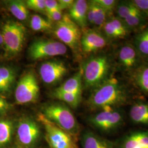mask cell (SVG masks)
<instances>
[{"label":"cell","instance_id":"obj_8","mask_svg":"<svg viewBox=\"0 0 148 148\" xmlns=\"http://www.w3.org/2000/svg\"><path fill=\"white\" fill-rule=\"evenodd\" d=\"M40 87L33 70H28L21 76L16 86L14 97L18 104L24 105L37 101Z\"/></svg>","mask_w":148,"mask_h":148},{"label":"cell","instance_id":"obj_21","mask_svg":"<svg viewBox=\"0 0 148 148\" xmlns=\"http://www.w3.org/2000/svg\"><path fill=\"white\" fill-rule=\"evenodd\" d=\"M82 69H81L73 77L56 90L82 95Z\"/></svg>","mask_w":148,"mask_h":148},{"label":"cell","instance_id":"obj_11","mask_svg":"<svg viewBox=\"0 0 148 148\" xmlns=\"http://www.w3.org/2000/svg\"><path fill=\"white\" fill-rule=\"evenodd\" d=\"M68 69L64 62L52 60L42 64L40 67L39 74L43 82L46 84H56L67 74Z\"/></svg>","mask_w":148,"mask_h":148},{"label":"cell","instance_id":"obj_34","mask_svg":"<svg viewBox=\"0 0 148 148\" xmlns=\"http://www.w3.org/2000/svg\"><path fill=\"white\" fill-rule=\"evenodd\" d=\"M11 106L5 98L0 94V115H4L11 109Z\"/></svg>","mask_w":148,"mask_h":148},{"label":"cell","instance_id":"obj_17","mask_svg":"<svg viewBox=\"0 0 148 148\" xmlns=\"http://www.w3.org/2000/svg\"><path fill=\"white\" fill-rule=\"evenodd\" d=\"M129 117L133 123L148 126V101H135L131 106Z\"/></svg>","mask_w":148,"mask_h":148},{"label":"cell","instance_id":"obj_27","mask_svg":"<svg viewBox=\"0 0 148 148\" xmlns=\"http://www.w3.org/2000/svg\"><path fill=\"white\" fill-rule=\"evenodd\" d=\"M115 11H116L117 16L123 20L128 16L139 10L131 1H119Z\"/></svg>","mask_w":148,"mask_h":148},{"label":"cell","instance_id":"obj_7","mask_svg":"<svg viewBox=\"0 0 148 148\" xmlns=\"http://www.w3.org/2000/svg\"><path fill=\"white\" fill-rule=\"evenodd\" d=\"M88 122L92 127L101 132L113 133L123 126L125 115L121 108L104 109L90 116Z\"/></svg>","mask_w":148,"mask_h":148},{"label":"cell","instance_id":"obj_15","mask_svg":"<svg viewBox=\"0 0 148 148\" xmlns=\"http://www.w3.org/2000/svg\"><path fill=\"white\" fill-rule=\"evenodd\" d=\"M80 143L82 148H116L115 142L90 130H86L81 134Z\"/></svg>","mask_w":148,"mask_h":148},{"label":"cell","instance_id":"obj_3","mask_svg":"<svg viewBox=\"0 0 148 148\" xmlns=\"http://www.w3.org/2000/svg\"><path fill=\"white\" fill-rule=\"evenodd\" d=\"M43 115L61 128L76 136L79 135L80 127L74 114L62 103H51L42 108Z\"/></svg>","mask_w":148,"mask_h":148},{"label":"cell","instance_id":"obj_36","mask_svg":"<svg viewBox=\"0 0 148 148\" xmlns=\"http://www.w3.org/2000/svg\"><path fill=\"white\" fill-rule=\"evenodd\" d=\"M58 3L59 9L62 11L63 10H65L68 8H70L71 6L74 4V1L73 0H59L57 1Z\"/></svg>","mask_w":148,"mask_h":148},{"label":"cell","instance_id":"obj_6","mask_svg":"<svg viewBox=\"0 0 148 148\" xmlns=\"http://www.w3.org/2000/svg\"><path fill=\"white\" fill-rule=\"evenodd\" d=\"M3 46L9 57H14L20 53L25 40L27 29L21 23L10 20L2 27Z\"/></svg>","mask_w":148,"mask_h":148},{"label":"cell","instance_id":"obj_14","mask_svg":"<svg viewBox=\"0 0 148 148\" xmlns=\"http://www.w3.org/2000/svg\"><path fill=\"white\" fill-rule=\"evenodd\" d=\"M116 148H148V130L127 133L115 142Z\"/></svg>","mask_w":148,"mask_h":148},{"label":"cell","instance_id":"obj_10","mask_svg":"<svg viewBox=\"0 0 148 148\" xmlns=\"http://www.w3.org/2000/svg\"><path fill=\"white\" fill-rule=\"evenodd\" d=\"M67 48L62 42L51 39H38L34 41L28 49V55L33 60L62 56Z\"/></svg>","mask_w":148,"mask_h":148},{"label":"cell","instance_id":"obj_22","mask_svg":"<svg viewBox=\"0 0 148 148\" xmlns=\"http://www.w3.org/2000/svg\"><path fill=\"white\" fill-rule=\"evenodd\" d=\"M5 5L11 13L20 21H25L29 18V11L25 1L21 0L7 1Z\"/></svg>","mask_w":148,"mask_h":148},{"label":"cell","instance_id":"obj_23","mask_svg":"<svg viewBox=\"0 0 148 148\" xmlns=\"http://www.w3.org/2000/svg\"><path fill=\"white\" fill-rule=\"evenodd\" d=\"M128 29L131 30H142L145 27L147 16L139 11H137L123 19Z\"/></svg>","mask_w":148,"mask_h":148},{"label":"cell","instance_id":"obj_20","mask_svg":"<svg viewBox=\"0 0 148 148\" xmlns=\"http://www.w3.org/2000/svg\"><path fill=\"white\" fill-rule=\"evenodd\" d=\"M134 84L144 93L148 95V63H142L131 73Z\"/></svg>","mask_w":148,"mask_h":148},{"label":"cell","instance_id":"obj_1","mask_svg":"<svg viewBox=\"0 0 148 148\" xmlns=\"http://www.w3.org/2000/svg\"><path fill=\"white\" fill-rule=\"evenodd\" d=\"M131 101V95L125 86L116 77L110 76L97 87L90 96L87 104L92 110L121 108Z\"/></svg>","mask_w":148,"mask_h":148},{"label":"cell","instance_id":"obj_25","mask_svg":"<svg viewBox=\"0 0 148 148\" xmlns=\"http://www.w3.org/2000/svg\"><path fill=\"white\" fill-rule=\"evenodd\" d=\"M52 95L54 98L67 103L70 107L74 109L79 106L82 99V95L56 90L53 92Z\"/></svg>","mask_w":148,"mask_h":148},{"label":"cell","instance_id":"obj_19","mask_svg":"<svg viewBox=\"0 0 148 148\" xmlns=\"http://www.w3.org/2000/svg\"><path fill=\"white\" fill-rule=\"evenodd\" d=\"M16 73L13 68L0 66V94H7L11 92L16 81Z\"/></svg>","mask_w":148,"mask_h":148},{"label":"cell","instance_id":"obj_30","mask_svg":"<svg viewBox=\"0 0 148 148\" xmlns=\"http://www.w3.org/2000/svg\"><path fill=\"white\" fill-rule=\"evenodd\" d=\"M25 2L28 9L46 14L45 0H27Z\"/></svg>","mask_w":148,"mask_h":148},{"label":"cell","instance_id":"obj_16","mask_svg":"<svg viewBox=\"0 0 148 148\" xmlns=\"http://www.w3.org/2000/svg\"><path fill=\"white\" fill-rule=\"evenodd\" d=\"M88 1L77 0L70 8L69 16L71 20L80 28H86L87 24Z\"/></svg>","mask_w":148,"mask_h":148},{"label":"cell","instance_id":"obj_2","mask_svg":"<svg viewBox=\"0 0 148 148\" xmlns=\"http://www.w3.org/2000/svg\"><path fill=\"white\" fill-rule=\"evenodd\" d=\"M82 69L85 87L95 90L111 76L112 63L108 56L99 55L88 59Z\"/></svg>","mask_w":148,"mask_h":148},{"label":"cell","instance_id":"obj_26","mask_svg":"<svg viewBox=\"0 0 148 148\" xmlns=\"http://www.w3.org/2000/svg\"><path fill=\"white\" fill-rule=\"evenodd\" d=\"M30 26L32 30L36 32L48 31L53 29L51 22L37 14L32 16Z\"/></svg>","mask_w":148,"mask_h":148},{"label":"cell","instance_id":"obj_12","mask_svg":"<svg viewBox=\"0 0 148 148\" xmlns=\"http://www.w3.org/2000/svg\"><path fill=\"white\" fill-rule=\"evenodd\" d=\"M117 60L122 68L130 74L143 63L142 56L131 43H125L120 47Z\"/></svg>","mask_w":148,"mask_h":148},{"label":"cell","instance_id":"obj_29","mask_svg":"<svg viewBox=\"0 0 148 148\" xmlns=\"http://www.w3.org/2000/svg\"><path fill=\"white\" fill-rule=\"evenodd\" d=\"M114 28L121 36L122 38L127 36L130 33V30L127 27L125 22L117 16H112L108 19Z\"/></svg>","mask_w":148,"mask_h":148},{"label":"cell","instance_id":"obj_38","mask_svg":"<svg viewBox=\"0 0 148 148\" xmlns=\"http://www.w3.org/2000/svg\"><path fill=\"white\" fill-rule=\"evenodd\" d=\"M16 148V147H15V146H14V147H13V148Z\"/></svg>","mask_w":148,"mask_h":148},{"label":"cell","instance_id":"obj_32","mask_svg":"<svg viewBox=\"0 0 148 148\" xmlns=\"http://www.w3.org/2000/svg\"><path fill=\"white\" fill-rule=\"evenodd\" d=\"M131 1L139 11L148 18V0H133Z\"/></svg>","mask_w":148,"mask_h":148},{"label":"cell","instance_id":"obj_28","mask_svg":"<svg viewBox=\"0 0 148 148\" xmlns=\"http://www.w3.org/2000/svg\"><path fill=\"white\" fill-rule=\"evenodd\" d=\"M95 2V15L93 25L98 28H102L108 20V16L110 14Z\"/></svg>","mask_w":148,"mask_h":148},{"label":"cell","instance_id":"obj_33","mask_svg":"<svg viewBox=\"0 0 148 148\" xmlns=\"http://www.w3.org/2000/svg\"><path fill=\"white\" fill-rule=\"evenodd\" d=\"M46 15L47 16L48 21L51 23L53 21L57 23L60 21L63 16L62 11L60 9L49 12H47L46 13Z\"/></svg>","mask_w":148,"mask_h":148},{"label":"cell","instance_id":"obj_9","mask_svg":"<svg viewBox=\"0 0 148 148\" xmlns=\"http://www.w3.org/2000/svg\"><path fill=\"white\" fill-rule=\"evenodd\" d=\"M69 14H63L62 19L56 23L54 28L55 35L64 43L71 49H76L80 46L82 31Z\"/></svg>","mask_w":148,"mask_h":148},{"label":"cell","instance_id":"obj_18","mask_svg":"<svg viewBox=\"0 0 148 148\" xmlns=\"http://www.w3.org/2000/svg\"><path fill=\"white\" fill-rule=\"evenodd\" d=\"M16 125L10 119H0V148H9L14 137Z\"/></svg>","mask_w":148,"mask_h":148},{"label":"cell","instance_id":"obj_5","mask_svg":"<svg viewBox=\"0 0 148 148\" xmlns=\"http://www.w3.org/2000/svg\"><path fill=\"white\" fill-rule=\"evenodd\" d=\"M40 125L32 118L23 116L16 125L14 139L17 148H36L41 138Z\"/></svg>","mask_w":148,"mask_h":148},{"label":"cell","instance_id":"obj_31","mask_svg":"<svg viewBox=\"0 0 148 148\" xmlns=\"http://www.w3.org/2000/svg\"><path fill=\"white\" fill-rule=\"evenodd\" d=\"M95 3L109 14L115 10L119 2L116 0H95Z\"/></svg>","mask_w":148,"mask_h":148},{"label":"cell","instance_id":"obj_37","mask_svg":"<svg viewBox=\"0 0 148 148\" xmlns=\"http://www.w3.org/2000/svg\"><path fill=\"white\" fill-rule=\"evenodd\" d=\"M3 45V36L2 34V32L0 31V46Z\"/></svg>","mask_w":148,"mask_h":148},{"label":"cell","instance_id":"obj_4","mask_svg":"<svg viewBox=\"0 0 148 148\" xmlns=\"http://www.w3.org/2000/svg\"><path fill=\"white\" fill-rule=\"evenodd\" d=\"M37 116V121L44 128L45 138L49 148H79L77 136L57 126L41 112Z\"/></svg>","mask_w":148,"mask_h":148},{"label":"cell","instance_id":"obj_35","mask_svg":"<svg viewBox=\"0 0 148 148\" xmlns=\"http://www.w3.org/2000/svg\"><path fill=\"white\" fill-rule=\"evenodd\" d=\"M45 5L46 9V13L59 9L58 3L57 1L45 0Z\"/></svg>","mask_w":148,"mask_h":148},{"label":"cell","instance_id":"obj_24","mask_svg":"<svg viewBox=\"0 0 148 148\" xmlns=\"http://www.w3.org/2000/svg\"><path fill=\"white\" fill-rule=\"evenodd\" d=\"M133 46L142 57H148V27H146L135 36Z\"/></svg>","mask_w":148,"mask_h":148},{"label":"cell","instance_id":"obj_13","mask_svg":"<svg viewBox=\"0 0 148 148\" xmlns=\"http://www.w3.org/2000/svg\"><path fill=\"white\" fill-rule=\"evenodd\" d=\"M106 45L107 40L100 32L86 27L82 30L80 46L85 54L95 52Z\"/></svg>","mask_w":148,"mask_h":148}]
</instances>
